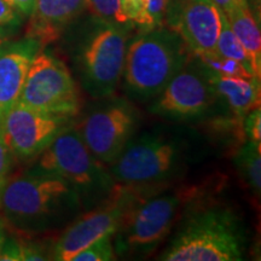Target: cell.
<instances>
[{"mask_svg": "<svg viewBox=\"0 0 261 261\" xmlns=\"http://www.w3.org/2000/svg\"><path fill=\"white\" fill-rule=\"evenodd\" d=\"M35 169L58 175L79 195L84 211L103 202L116 181L106 165L92 155L74 127V123L52 140L40 155Z\"/></svg>", "mask_w": 261, "mask_h": 261, "instance_id": "obj_5", "label": "cell"}, {"mask_svg": "<svg viewBox=\"0 0 261 261\" xmlns=\"http://www.w3.org/2000/svg\"><path fill=\"white\" fill-rule=\"evenodd\" d=\"M106 102L91 109L74 127L85 145L107 167L136 135L139 125L138 110L123 98H103Z\"/></svg>", "mask_w": 261, "mask_h": 261, "instance_id": "obj_10", "label": "cell"}, {"mask_svg": "<svg viewBox=\"0 0 261 261\" xmlns=\"http://www.w3.org/2000/svg\"><path fill=\"white\" fill-rule=\"evenodd\" d=\"M207 74L218 100L225 102L237 121H242L248 112L260 106V79L221 76L210 70Z\"/></svg>", "mask_w": 261, "mask_h": 261, "instance_id": "obj_16", "label": "cell"}, {"mask_svg": "<svg viewBox=\"0 0 261 261\" xmlns=\"http://www.w3.org/2000/svg\"><path fill=\"white\" fill-rule=\"evenodd\" d=\"M192 57L177 32L162 27L142 32L127 44L122 85L127 96L152 100Z\"/></svg>", "mask_w": 261, "mask_h": 261, "instance_id": "obj_3", "label": "cell"}, {"mask_svg": "<svg viewBox=\"0 0 261 261\" xmlns=\"http://www.w3.org/2000/svg\"><path fill=\"white\" fill-rule=\"evenodd\" d=\"M42 46L27 38L0 46V122L18 103L33 60Z\"/></svg>", "mask_w": 261, "mask_h": 261, "instance_id": "obj_14", "label": "cell"}, {"mask_svg": "<svg viewBox=\"0 0 261 261\" xmlns=\"http://www.w3.org/2000/svg\"><path fill=\"white\" fill-rule=\"evenodd\" d=\"M242 130L247 140L261 143V110L260 106L255 107L246 114L242 121Z\"/></svg>", "mask_w": 261, "mask_h": 261, "instance_id": "obj_25", "label": "cell"}, {"mask_svg": "<svg viewBox=\"0 0 261 261\" xmlns=\"http://www.w3.org/2000/svg\"><path fill=\"white\" fill-rule=\"evenodd\" d=\"M22 247V261H40L50 260L51 256L47 253L46 247L44 244L34 242H23L21 241Z\"/></svg>", "mask_w": 261, "mask_h": 261, "instance_id": "obj_28", "label": "cell"}, {"mask_svg": "<svg viewBox=\"0 0 261 261\" xmlns=\"http://www.w3.org/2000/svg\"><path fill=\"white\" fill-rule=\"evenodd\" d=\"M217 54L223 57L230 58V60L238 62V63L242 64L246 69L249 70L250 73L255 76L249 58L247 56L246 50H244L242 45H241V42L236 38V35L233 34L232 29H231L230 24H228L227 22L226 16L224 14L221 16V31L219 39H218L217 42ZM257 79H259V77H257Z\"/></svg>", "mask_w": 261, "mask_h": 261, "instance_id": "obj_19", "label": "cell"}, {"mask_svg": "<svg viewBox=\"0 0 261 261\" xmlns=\"http://www.w3.org/2000/svg\"><path fill=\"white\" fill-rule=\"evenodd\" d=\"M195 57L197 58L198 62L203 65L205 69L210 70L211 73L213 74L221 75V76L255 77L241 63H238V62L233 60H230V58L220 56V55H218L217 52H215V54L197 55V56Z\"/></svg>", "mask_w": 261, "mask_h": 261, "instance_id": "obj_20", "label": "cell"}, {"mask_svg": "<svg viewBox=\"0 0 261 261\" xmlns=\"http://www.w3.org/2000/svg\"><path fill=\"white\" fill-rule=\"evenodd\" d=\"M238 174L256 197L261 192V143L247 140L233 156Z\"/></svg>", "mask_w": 261, "mask_h": 261, "instance_id": "obj_18", "label": "cell"}, {"mask_svg": "<svg viewBox=\"0 0 261 261\" xmlns=\"http://www.w3.org/2000/svg\"><path fill=\"white\" fill-rule=\"evenodd\" d=\"M86 9V0H37L29 16L25 37L42 47L61 38L65 28Z\"/></svg>", "mask_w": 261, "mask_h": 261, "instance_id": "obj_15", "label": "cell"}, {"mask_svg": "<svg viewBox=\"0 0 261 261\" xmlns=\"http://www.w3.org/2000/svg\"><path fill=\"white\" fill-rule=\"evenodd\" d=\"M23 18L18 12L11 9L4 0H0V39H6L14 35L21 28Z\"/></svg>", "mask_w": 261, "mask_h": 261, "instance_id": "obj_24", "label": "cell"}, {"mask_svg": "<svg viewBox=\"0 0 261 261\" xmlns=\"http://www.w3.org/2000/svg\"><path fill=\"white\" fill-rule=\"evenodd\" d=\"M197 194L195 188L152 194L133 205L113 234L116 256L130 259L150 255L171 232L182 208L195 201Z\"/></svg>", "mask_w": 261, "mask_h": 261, "instance_id": "obj_4", "label": "cell"}, {"mask_svg": "<svg viewBox=\"0 0 261 261\" xmlns=\"http://www.w3.org/2000/svg\"><path fill=\"white\" fill-rule=\"evenodd\" d=\"M73 123L71 117L40 112L18 102L2 120V128L12 156L32 160Z\"/></svg>", "mask_w": 261, "mask_h": 261, "instance_id": "obj_12", "label": "cell"}, {"mask_svg": "<svg viewBox=\"0 0 261 261\" xmlns=\"http://www.w3.org/2000/svg\"><path fill=\"white\" fill-rule=\"evenodd\" d=\"M188 146L162 132L133 137L115 161L108 166L114 180L138 187H162L187 168Z\"/></svg>", "mask_w": 261, "mask_h": 261, "instance_id": "obj_6", "label": "cell"}, {"mask_svg": "<svg viewBox=\"0 0 261 261\" xmlns=\"http://www.w3.org/2000/svg\"><path fill=\"white\" fill-rule=\"evenodd\" d=\"M4 2L22 17H29L37 5V0H4Z\"/></svg>", "mask_w": 261, "mask_h": 261, "instance_id": "obj_30", "label": "cell"}, {"mask_svg": "<svg viewBox=\"0 0 261 261\" xmlns=\"http://www.w3.org/2000/svg\"><path fill=\"white\" fill-rule=\"evenodd\" d=\"M0 261H22L21 241L16 238H6L0 253Z\"/></svg>", "mask_w": 261, "mask_h": 261, "instance_id": "obj_29", "label": "cell"}, {"mask_svg": "<svg viewBox=\"0 0 261 261\" xmlns=\"http://www.w3.org/2000/svg\"><path fill=\"white\" fill-rule=\"evenodd\" d=\"M127 24L97 19L75 55L81 86L96 99L113 97L121 81L128 44Z\"/></svg>", "mask_w": 261, "mask_h": 261, "instance_id": "obj_7", "label": "cell"}, {"mask_svg": "<svg viewBox=\"0 0 261 261\" xmlns=\"http://www.w3.org/2000/svg\"><path fill=\"white\" fill-rule=\"evenodd\" d=\"M115 259L116 254L114 249L113 236L107 234L80 250L71 261H110Z\"/></svg>", "mask_w": 261, "mask_h": 261, "instance_id": "obj_21", "label": "cell"}, {"mask_svg": "<svg viewBox=\"0 0 261 261\" xmlns=\"http://www.w3.org/2000/svg\"><path fill=\"white\" fill-rule=\"evenodd\" d=\"M119 6L127 23L138 24L143 32L150 31L145 0H119Z\"/></svg>", "mask_w": 261, "mask_h": 261, "instance_id": "obj_23", "label": "cell"}, {"mask_svg": "<svg viewBox=\"0 0 261 261\" xmlns=\"http://www.w3.org/2000/svg\"><path fill=\"white\" fill-rule=\"evenodd\" d=\"M6 238V232H5V225H4V221L3 219H0V253H2V249H3V246H4Z\"/></svg>", "mask_w": 261, "mask_h": 261, "instance_id": "obj_32", "label": "cell"}, {"mask_svg": "<svg viewBox=\"0 0 261 261\" xmlns=\"http://www.w3.org/2000/svg\"><path fill=\"white\" fill-rule=\"evenodd\" d=\"M248 2H252L253 6L255 9H257V11H260V5H261V0H248Z\"/></svg>", "mask_w": 261, "mask_h": 261, "instance_id": "obj_33", "label": "cell"}, {"mask_svg": "<svg viewBox=\"0 0 261 261\" xmlns=\"http://www.w3.org/2000/svg\"><path fill=\"white\" fill-rule=\"evenodd\" d=\"M0 210L6 223L19 232L40 233L65 227L84 207L69 182L34 168L6 181Z\"/></svg>", "mask_w": 261, "mask_h": 261, "instance_id": "obj_1", "label": "cell"}, {"mask_svg": "<svg viewBox=\"0 0 261 261\" xmlns=\"http://www.w3.org/2000/svg\"><path fill=\"white\" fill-rule=\"evenodd\" d=\"M145 3L149 28L154 29L162 27L166 19L167 0H145Z\"/></svg>", "mask_w": 261, "mask_h": 261, "instance_id": "obj_26", "label": "cell"}, {"mask_svg": "<svg viewBox=\"0 0 261 261\" xmlns=\"http://www.w3.org/2000/svg\"><path fill=\"white\" fill-rule=\"evenodd\" d=\"M158 187H138L116 182L110 195L89 211H84L76 217L55 242L51 250V259L56 261H71L98 238L113 234L121 223L123 215L143 198L152 195V189Z\"/></svg>", "mask_w": 261, "mask_h": 261, "instance_id": "obj_8", "label": "cell"}, {"mask_svg": "<svg viewBox=\"0 0 261 261\" xmlns=\"http://www.w3.org/2000/svg\"><path fill=\"white\" fill-rule=\"evenodd\" d=\"M217 102L207 70L195 57L152 99L149 113L165 119L190 121L207 116Z\"/></svg>", "mask_w": 261, "mask_h": 261, "instance_id": "obj_11", "label": "cell"}, {"mask_svg": "<svg viewBox=\"0 0 261 261\" xmlns=\"http://www.w3.org/2000/svg\"><path fill=\"white\" fill-rule=\"evenodd\" d=\"M185 2H189V0H177V3H185Z\"/></svg>", "mask_w": 261, "mask_h": 261, "instance_id": "obj_34", "label": "cell"}, {"mask_svg": "<svg viewBox=\"0 0 261 261\" xmlns=\"http://www.w3.org/2000/svg\"><path fill=\"white\" fill-rule=\"evenodd\" d=\"M167 3H168V0H167Z\"/></svg>", "mask_w": 261, "mask_h": 261, "instance_id": "obj_36", "label": "cell"}, {"mask_svg": "<svg viewBox=\"0 0 261 261\" xmlns=\"http://www.w3.org/2000/svg\"><path fill=\"white\" fill-rule=\"evenodd\" d=\"M12 156L8 144H6L4 133H3L2 122H0V194L4 189L6 181L9 180V174L11 171Z\"/></svg>", "mask_w": 261, "mask_h": 261, "instance_id": "obj_27", "label": "cell"}, {"mask_svg": "<svg viewBox=\"0 0 261 261\" xmlns=\"http://www.w3.org/2000/svg\"><path fill=\"white\" fill-rule=\"evenodd\" d=\"M19 103L40 112L75 119L81 98L69 68L54 55L40 51L33 60Z\"/></svg>", "mask_w": 261, "mask_h": 261, "instance_id": "obj_9", "label": "cell"}, {"mask_svg": "<svg viewBox=\"0 0 261 261\" xmlns=\"http://www.w3.org/2000/svg\"><path fill=\"white\" fill-rule=\"evenodd\" d=\"M3 42H5L4 40H2V39H0V46H2V45H3Z\"/></svg>", "mask_w": 261, "mask_h": 261, "instance_id": "obj_35", "label": "cell"}, {"mask_svg": "<svg viewBox=\"0 0 261 261\" xmlns=\"http://www.w3.org/2000/svg\"><path fill=\"white\" fill-rule=\"evenodd\" d=\"M86 9L94 18L114 23H127L120 11L119 0H86Z\"/></svg>", "mask_w": 261, "mask_h": 261, "instance_id": "obj_22", "label": "cell"}, {"mask_svg": "<svg viewBox=\"0 0 261 261\" xmlns=\"http://www.w3.org/2000/svg\"><path fill=\"white\" fill-rule=\"evenodd\" d=\"M211 2L213 3V4L220 10L221 14L224 15L230 14L233 10L243 8V6L249 4L248 0H211Z\"/></svg>", "mask_w": 261, "mask_h": 261, "instance_id": "obj_31", "label": "cell"}, {"mask_svg": "<svg viewBox=\"0 0 261 261\" xmlns=\"http://www.w3.org/2000/svg\"><path fill=\"white\" fill-rule=\"evenodd\" d=\"M177 5L166 11L171 29L195 56L215 54L221 31L220 10L211 0H189Z\"/></svg>", "mask_w": 261, "mask_h": 261, "instance_id": "obj_13", "label": "cell"}, {"mask_svg": "<svg viewBox=\"0 0 261 261\" xmlns=\"http://www.w3.org/2000/svg\"><path fill=\"white\" fill-rule=\"evenodd\" d=\"M233 34L240 40L252 64L256 77L261 76V34L260 24L248 4L225 15Z\"/></svg>", "mask_w": 261, "mask_h": 261, "instance_id": "obj_17", "label": "cell"}, {"mask_svg": "<svg viewBox=\"0 0 261 261\" xmlns=\"http://www.w3.org/2000/svg\"><path fill=\"white\" fill-rule=\"evenodd\" d=\"M246 249L241 220L230 208L214 205L188 213L162 261H240Z\"/></svg>", "mask_w": 261, "mask_h": 261, "instance_id": "obj_2", "label": "cell"}]
</instances>
